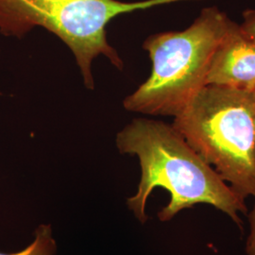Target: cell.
<instances>
[{"instance_id": "3", "label": "cell", "mask_w": 255, "mask_h": 255, "mask_svg": "<svg viewBox=\"0 0 255 255\" xmlns=\"http://www.w3.org/2000/svg\"><path fill=\"white\" fill-rule=\"evenodd\" d=\"M255 120L252 93L206 85L174 118L172 126L246 199L255 198Z\"/></svg>"}, {"instance_id": "2", "label": "cell", "mask_w": 255, "mask_h": 255, "mask_svg": "<svg viewBox=\"0 0 255 255\" xmlns=\"http://www.w3.org/2000/svg\"><path fill=\"white\" fill-rule=\"evenodd\" d=\"M235 24L219 8L208 7L184 30L147 37L143 48L151 60V73L124 100V108L147 116L177 117L206 86L215 50Z\"/></svg>"}, {"instance_id": "1", "label": "cell", "mask_w": 255, "mask_h": 255, "mask_svg": "<svg viewBox=\"0 0 255 255\" xmlns=\"http://www.w3.org/2000/svg\"><path fill=\"white\" fill-rule=\"evenodd\" d=\"M116 146L121 154L133 155L139 160L141 177L137 191L128 198L126 204L140 223L145 224L148 219L146 207L150 194L161 187L170 195L169 202L158 213L163 222L182 210L206 203L242 226L238 213L246 214L245 199L222 180L172 124L133 119L118 132Z\"/></svg>"}, {"instance_id": "5", "label": "cell", "mask_w": 255, "mask_h": 255, "mask_svg": "<svg viewBox=\"0 0 255 255\" xmlns=\"http://www.w3.org/2000/svg\"><path fill=\"white\" fill-rule=\"evenodd\" d=\"M206 85L255 92V42L242 32L237 23L215 50Z\"/></svg>"}, {"instance_id": "11", "label": "cell", "mask_w": 255, "mask_h": 255, "mask_svg": "<svg viewBox=\"0 0 255 255\" xmlns=\"http://www.w3.org/2000/svg\"><path fill=\"white\" fill-rule=\"evenodd\" d=\"M1 95H2V94H1V93H0V96H1Z\"/></svg>"}, {"instance_id": "8", "label": "cell", "mask_w": 255, "mask_h": 255, "mask_svg": "<svg viewBox=\"0 0 255 255\" xmlns=\"http://www.w3.org/2000/svg\"><path fill=\"white\" fill-rule=\"evenodd\" d=\"M251 232L247 239L246 253L248 255H255V205L250 214Z\"/></svg>"}, {"instance_id": "7", "label": "cell", "mask_w": 255, "mask_h": 255, "mask_svg": "<svg viewBox=\"0 0 255 255\" xmlns=\"http://www.w3.org/2000/svg\"><path fill=\"white\" fill-rule=\"evenodd\" d=\"M243 22L240 24L242 32L255 42V9H246L243 12Z\"/></svg>"}, {"instance_id": "6", "label": "cell", "mask_w": 255, "mask_h": 255, "mask_svg": "<svg viewBox=\"0 0 255 255\" xmlns=\"http://www.w3.org/2000/svg\"><path fill=\"white\" fill-rule=\"evenodd\" d=\"M57 253V242L53 237L50 224H40L34 232V238L24 250L13 254L0 255H55Z\"/></svg>"}, {"instance_id": "4", "label": "cell", "mask_w": 255, "mask_h": 255, "mask_svg": "<svg viewBox=\"0 0 255 255\" xmlns=\"http://www.w3.org/2000/svg\"><path fill=\"white\" fill-rule=\"evenodd\" d=\"M186 0H0V33L23 38L34 27L46 28L73 53L84 85L95 88L93 61L104 56L122 70L124 62L107 39V26L117 16Z\"/></svg>"}, {"instance_id": "9", "label": "cell", "mask_w": 255, "mask_h": 255, "mask_svg": "<svg viewBox=\"0 0 255 255\" xmlns=\"http://www.w3.org/2000/svg\"></svg>"}, {"instance_id": "10", "label": "cell", "mask_w": 255, "mask_h": 255, "mask_svg": "<svg viewBox=\"0 0 255 255\" xmlns=\"http://www.w3.org/2000/svg\"><path fill=\"white\" fill-rule=\"evenodd\" d=\"M253 96H254V98H255V93H254V94H253Z\"/></svg>"}]
</instances>
